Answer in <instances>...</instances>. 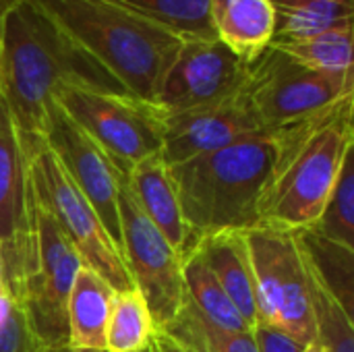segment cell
Returning <instances> with one entry per match:
<instances>
[{
  "mask_svg": "<svg viewBox=\"0 0 354 352\" xmlns=\"http://www.w3.org/2000/svg\"><path fill=\"white\" fill-rule=\"evenodd\" d=\"M64 85L129 93L41 10L17 0L2 25L0 98L27 158L44 145L46 110Z\"/></svg>",
  "mask_w": 354,
  "mask_h": 352,
  "instance_id": "cell-1",
  "label": "cell"
},
{
  "mask_svg": "<svg viewBox=\"0 0 354 352\" xmlns=\"http://www.w3.org/2000/svg\"><path fill=\"white\" fill-rule=\"evenodd\" d=\"M282 147V129L257 131L170 168L183 218L197 241L214 232H249L263 226L259 203L280 164Z\"/></svg>",
  "mask_w": 354,
  "mask_h": 352,
  "instance_id": "cell-2",
  "label": "cell"
},
{
  "mask_svg": "<svg viewBox=\"0 0 354 352\" xmlns=\"http://www.w3.org/2000/svg\"><path fill=\"white\" fill-rule=\"evenodd\" d=\"M131 95L156 102L183 37L114 0H27Z\"/></svg>",
  "mask_w": 354,
  "mask_h": 352,
  "instance_id": "cell-3",
  "label": "cell"
},
{
  "mask_svg": "<svg viewBox=\"0 0 354 352\" xmlns=\"http://www.w3.org/2000/svg\"><path fill=\"white\" fill-rule=\"evenodd\" d=\"M354 95L326 112L284 127L280 164L259 203L261 224L299 232L311 228L354 149Z\"/></svg>",
  "mask_w": 354,
  "mask_h": 352,
  "instance_id": "cell-4",
  "label": "cell"
},
{
  "mask_svg": "<svg viewBox=\"0 0 354 352\" xmlns=\"http://www.w3.org/2000/svg\"><path fill=\"white\" fill-rule=\"evenodd\" d=\"M81 259L52 216L37 203L31 185L29 222L19 247V266L6 295L23 309L46 349L68 346L66 303Z\"/></svg>",
  "mask_w": 354,
  "mask_h": 352,
  "instance_id": "cell-5",
  "label": "cell"
},
{
  "mask_svg": "<svg viewBox=\"0 0 354 352\" xmlns=\"http://www.w3.org/2000/svg\"><path fill=\"white\" fill-rule=\"evenodd\" d=\"M241 93L261 129L276 131L313 118L354 95V73L315 71L270 46L249 64Z\"/></svg>",
  "mask_w": 354,
  "mask_h": 352,
  "instance_id": "cell-6",
  "label": "cell"
},
{
  "mask_svg": "<svg viewBox=\"0 0 354 352\" xmlns=\"http://www.w3.org/2000/svg\"><path fill=\"white\" fill-rule=\"evenodd\" d=\"M54 102L100 145L122 176L137 162L162 151L166 114L151 102L75 85L60 87Z\"/></svg>",
  "mask_w": 354,
  "mask_h": 352,
  "instance_id": "cell-7",
  "label": "cell"
},
{
  "mask_svg": "<svg viewBox=\"0 0 354 352\" xmlns=\"http://www.w3.org/2000/svg\"><path fill=\"white\" fill-rule=\"evenodd\" d=\"M29 176L37 203L52 216L81 263L102 276L114 293L133 290L124 259L110 241L95 210L46 145L29 156Z\"/></svg>",
  "mask_w": 354,
  "mask_h": 352,
  "instance_id": "cell-8",
  "label": "cell"
},
{
  "mask_svg": "<svg viewBox=\"0 0 354 352\" xmlns=\"http://www.w3.org/2000/svg\"><path fill=\"white\" fill-rule=\"evenodd\" d=\"M245 234L255 274L257 324L276 326L305 346L313 344L309 280L297 234L270 226Z\"/></svg>",
  "mask_w": 354,
  "mask_h": 352,
  "instance_id": "cell-9",
  "label": "cell"
},
{
  "mask_svg": "<svg viewBox=\"0 0 354 352\" xmlns=\"http://www.w3.org/2000/svg\"><path fill=\"white\" fill-rule=\"evenodd\" d=\"M122 259L133 286L143 297L156 330L166 328L185 303L183 261L164 234L145 218L124 176L118 183Z\"/></svg>",
  "mask_w": 354,
  "mask_h": 352,
  "instance_id": "cell-10",
  "label": "cell"
},
{
  "mask_svg": "<svg viewBox=\"0 0 354 352\" xmlns=\"http://www.w3.org/2000/svg\"><path fill=\"white\" fill-rule=\"evenodd\" d=\"M247 73L249 64L218 37H185L153 104L166 114L209 108L239 95Z\"/></svg>",
  "mask_w": 354,
  "mask_h": 352,
  "instance_id": "cell-11",
  "label": "cell"
},
{
  "mask_svg": "<svg viewBox=\"0 0 354 352\" xmlns=\"http://www.w3.org/2000/svg\"><path fill=\"white\" fill-rule=\"evenodd\" d=\"M44 145L56 156L64 172L91 203L110 241L122 255L118 218L120 172L116 170L112 160L54 100L46 110Z\"/></svg>",
  "mask_w": 354,
  "mask_h": 352,
  "instance_id": "cell-12",
  "label": "cell"
},
{
  "mask_svg": "<svg viewBox=\"0 0 354 352\" xmlns=\"http://www.w3.org/2000/svg\"><path fill=\"white\" fill-rule=\"evenodd\" d=\"M257 131L266 129L257 122L243 93H239L209 108L166 114L160 156L168 168H174L197 156L222 149Z\"/></svg>",
  "mask_w": 354,
  "mask_h": 352,
  "instance_id": "cell-13",
  "label": "cell"
},
{
  "mask_svg": "<svg viewBox=\"0 0 354 352\" xmlns=\"http://www.w3.org/2000/svg\"><path fill=\"white\" fill-rule=\"evenodd\" d=\"M31 176L10 112L0 98V261L4 290L12 284L19 266V247L29 222Z\"/></svg>",
  "mask_w": 354,
  "mask_h": 352,
  "instance_id": "cell-14",
  "label": "cell"
},
{
  "mask_svg": "<svg viewBox=\"0 0 354 352\" xmlns=\"http://www.w3.org/2000/svg\"><path fill=\"white\" fill-rule=\"evenodd\" d=\"M124 180L145 218L164 234V239L178 253L180 261H185V257L197 245V239L191 234L183 218L176 185L162 156L153 154L137 162Z\"/></svg>",
  "mask_w": 354,
  "mask_h": 352,
  "instance_id": "cell-15",
  "label": "cell"
},
{
  "mask_svg": "<svg viewBox=\"0 0 354 352\" xmlns=\"http://www.w3.org/2000/svg\"><path fill=\"white\" fill-rule=\"evenodd\" d=\"M195 249L201 253L241 317L253 330L257 324V293L247 234L239 230L205 234L197 241Z\"/></svg>",
  "mask_w": 354,
  "mask_h": 352,
  "instance_id": "cell-16",
  "label": "cell"
},
{
  "mask_svg": "<svg viewBox=\"0 0 354 352\" xmlns=\"http://www.w3.org/2000/svg\"><path fill=\"white\" fill-rule=\"evenodd\" d=\"M209 21L214 35L247 64L270 48L276 33L270 0H212Z\"/></svg>",
  "mask_w": 354,
  "mask_h": 352,
  "instance_id": "cell-17",
  "label": "cell"
},
{
  "mask_svg": "<svg viewBox=\"0 0 354 352\" xmlns=\"http://www.w3.org/2000/svg\"><path fill=\"white\" fill-rule=\"evenodd\" d=\"M114 297V288L102 276L85 266L79 268L66 303L71 349L106 352V332Z\"/></svg>",
  "mask_w": 354,
  "mask_h": 352,
  "instance_id": "cell-18",
  "label": "cell"
},
{
  "mask_svg": "<svg viewBox=\"0 0 354 352\" xmlns=\"http://www.w3.org/2000/svg\"><path fill=\"white\" fill-rule=\"evenodd\" d=\"M311 270L336 299L346 315L353 317L354 305V249L338 245L313 228L295 232Z\"/></svg>",
  "mask_w": 354,
  "mask_h": 352,
  "instance_id": "cell-19",
  "label": "cell"
},
{
  "mask_svg": "<svg viewBox=\"0 0 354 352\" xmlns=\"http://www.w3.org/2000/svg\"><path fill=\"white\" fill-rule=\"evenodd\" d=\"M270 4L276 15L274 39H303L354 25V0H270Z\"/></svg>",
  "mask_w": 354,
  "mask_h": 352,
  "instance_id": "cell-20",
  "label": "cell"
},
{
  "mask_svg": "<svg viewBox=\"0 0 354 352\" xmlns=\"http://www.w3.org/2000/svg\"><path fill=\"white\" fill-rule=\"evenodd\" d=\"M183 284H185V301L197 309L207 322L222 330L230 332H251L249 324L241 317L236 307L230 303L228 295L207 268L201 253L193 247V251L183 261Z\"/></svg>",
  "mask_w": 354,
  "mask_h": 352,
  "instance_id": "cell-21",
  "label": "cell"
},
{
  "mask_svg": "<svg viewBox=\"0 0 354 352\" xmlns=\"http://www.w3.org/2000/svg\"><path fill=\"white\" fill-rule=\"evenodd\" d=\"M176 344L189 352H257V344L251 332H230L207 322L187 301L178 315L162 330Z\"/></svg>",
  "mask_w": 354,
  "mask_h": 352,
  "instance_id": "cell-22",
  "label": "cell"
},
{
  "mask_svg": "<svg viewBox=\"0 0 354 352\" xmlns=\"http://www.w3.org/2000/svg\"><path fill=\"white\" fill-rule=\"evenodd\" d=\"M353 27L354 25H346L303 39H274L270 46L315 71L338 75L354 73Z\"/></svg>",
  "mask_w": 354,
  "mask_h": 352,
  "instance_id": "cell-23",
  "label": "cell"
},
{
  "mask_svg": "<svg viewBox=\"0 0 354 352\" xmlns=\"http://www.w3.org/2000/svg\"><path fill=\"white\" fill-rule=\"evenodd\" d=\"M153 334L156 326L139 290L116 293L106 332V352H147Z\"/></svg>",
  "mask_w": 354,
  "mask_h": 352,
  "instance_id": "cell-24",
  "label": "cell"
},
{
  "mask_svg": "<svg viewBox=\"0 0 354 352\" xmlns=\"http://www.w3.org/2000/svg\"><path fill=\"white\" fill-rule=\"evenodd\" d=\"M129 10L185 37H216L209 21L212 0H114Z\"/></svg>",
  "mask_w": 354,
  "mask_h": 352,
  "instance_id": "cell-25",
  "label": "cell"
},
{
  "mask_svg": "<svg viewBox=\"0 0 354 352\" xmlns=\"http://www.w3.org/2000/svg\"><path fill=\"white\" fill-rule=\"evenodd\" d=\"M305 268L309 280L311 313L315 324V342L326 352H354L353 317L346 315L344 309L336 303V299L326 290L307 259Z\"/></svg>",
  "mask_w": 354,
  "mask_h": 352,
  "instance_id": "cell-26",
  "label": "cell"
},
{
  "mask_svg": "<svg viewBox=\"0 0 354 352\" xmlns=\"http://www.w3.org/2000/svg\"><path fill=\"white\" fill-rule=\"evenodd\" d=\"M311 228L338 245L354 249V149L344 158L324 212Z\"/></svg>",
  "mask_w": 354,
  "mask_h": 352,
  "instance_id": "cell-27",
  "label": "cell"
},
{
  "mask_svg": "<svg viewBox=\"0 0 354 352\" xmlns=\"http://www.w3.org/2000/svg\"><path fill=\"white\" fill-rule=\"evenodd\" d=\"M48 349L33 334L23 309L12 301L6 317L0 322V352H46Z\"/></svg>",
  "mask_w": 354,
  "mask_h": 352,
  "instance_id": "cell-28",
  "label": "cell"
},
{
  "mask_svg": "<svg viewBox=\"0 0 354 352\" xmlns=\"http://www.w3.org/2000/svg\"><path fill=\"white\" fill-rule=\"evenodd\" d=\"M257 352H303L305 344H301L299 340H295L292 336H288L286 332H282L276 326L270 324H255L251 330Z\"/></svg>",
  "mask_w": 354,
  "mask_h": 352,
  "instance_id": "cell-29",
  "label": "cell"
},
{
  "mask_svg": "<svg viewBox=\"0 0 354 352\" xmlns=\"http://www.w3.org/2000/svg\"><path fill=\"white\" fill-rule=\"evenodd\" d=\"M151 351L153 352H189L187 349H183L180 344H176L170 336H166L164 332H156V334H153Z\"/></svg>",
  "mask_w": 354,
  "mask_h": 352,
  "instance_id": "cell-30",
  "label": "cell"
},
{
  "mask_svg": "<svg viewBox=\"0 0 354 352\" xmlns=\"http://www.w3.org/2000/svg\"><path fill=\"white\" fill-rule=\"evenodd\" d=\"M17 4V0H0V37H2V25L8 15V10Z\"/></svg>",
  "mask_w": 354,
  "mask_h": 352,
  "instance_id": "cell-31",
  "label": "cell"
},
{
  "mask_svg": "<svg viewBox=\"0 0 354 352\" xmlns=\"http://www.w3.org/2000/svg\"><path fill=\"white\" fill-rule=\"evenodd\" d=\"M46 352H95V351H75L71 346H56V349H48Z\"/></svg>",
  "mask_w": 354,
  "mask_h": 352,
  "instance_id": "cell-32",
  "label": "cell"
},
{
  "mask_svg": "<svg viewBox=\"0 0 354 352\" xmlns=\"http://www.w3.org/2000/svg\"><path fill=\"white\" fill-rule=\"evenodd\" d=\"M303 352H326V351H324V349H322V346H319L317 342H313V344H307V346H305V351H303Z\"/></svg>",
  "mask_w": 354,
  "mask_h": 352,
  "instance_id": "cell-33",
  "label": "cell"
},
{
  "mask_svg": "<svg viewBox=\"0 0 354 352\" xmlns=\"http://www.w3.org/2000/svg\"><path fill=\"white\" fill-rule=\"evenodd\" d=\"M6 290H4V278H2V261H0V297H4Z\"/></svg>",
  "mask_w": 354,
  "mask_h": 352,
  "instance_id": "cell-34",
  "label": "cell"
},
{
  "mask_svg": "<svg viewBox=\"0 0 354 352\" xmlns=\"http://www.w3.org/2000/svg\"><path fill=\"white\" fill-rule=\"evenodd\" d=\"M149 352H151V349H149Z\"/></svg>",
  "mask_w": 354,
  "mask_h": 352,
  "instance_id": "cell-35",
  "label": "cell"
},
{
  "mask_svg": "<svg viewBox=\"0 0 354 352\" xmlns=\"http://www.w3.org/2000/svg\"><path fill=\"white\" fill-rule=\"evenodd\" d=\"M151 352H153V351H151Z\"/></svg>",
  "mask_w": 354,
  "mask_h": 352,
  "instance_id": "cell-36",
  "label": "cell"
}]
</instances>
